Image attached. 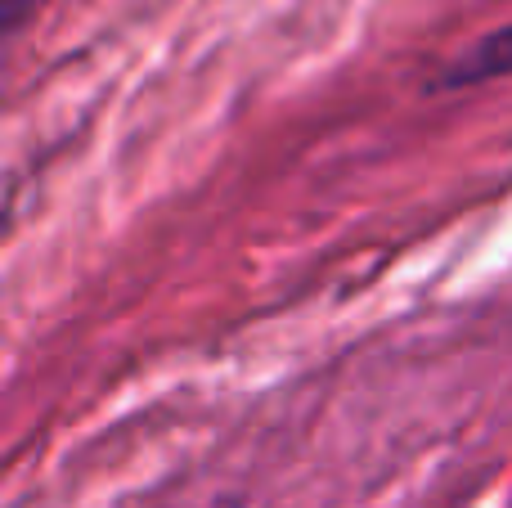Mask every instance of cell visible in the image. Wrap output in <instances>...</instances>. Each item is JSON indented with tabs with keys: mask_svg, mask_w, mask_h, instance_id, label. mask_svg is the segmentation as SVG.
Instances as JSON below:
<instances>
[{
	"mask_svg": "<svg viewBox=\"0 0 512 508\" xmlns=\"http://www.w3.org/2000/svg\"><path fill=\"white\" fill-rule=\"evenodd\" d=\"M0 5H5V27H14V23H18V14H23V5H27V0H0Z\"/></svg>",
	"mask_w": 512,
	"mask_h": 508,
	"instance_id": "7a4b0ae2",
	"label": "cell"
},
{
	"mask_svg": "<svg viewBox=\"0 0 512 508\" xmlns=\"http://www.w3.org/2000/svg\"><path fill=\"white\" fill-rule=\"evenodd\" d=\"M512 72V27L504 32H490L486 41H477L450 72H445V86H468V81H490Z\"/></svg>",
	"mask_w": 512,
	"mask_h": 508,
	"instance_id": "6da1fadb",
	"label": "cell"
}]
</instances>
